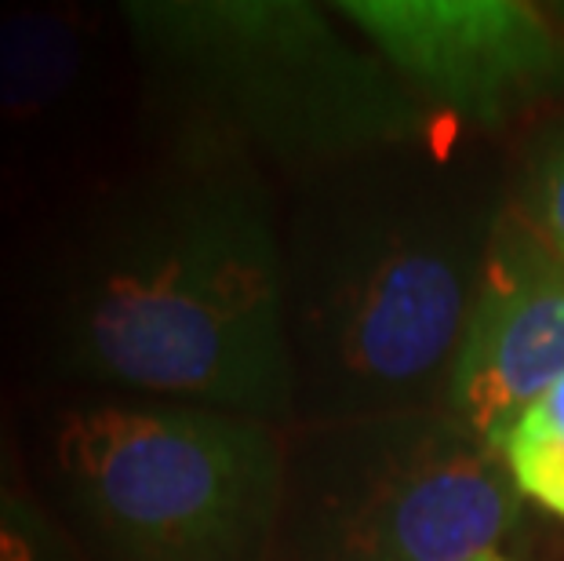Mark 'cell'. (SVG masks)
<instances>
[{"label":"cell","instance_id":"7","mask_svg":"<svg viewBox=\"0 0 564 561\" xmlns=\"http://www.w3.org/2000/svg\"><path fill=\"white\" fill-rule=\"evenodd\" d=\"M346 19L393 66L474 117H499L564 85V41L513 0H354Z\"/></svg>","mask_w":564,"mask_h":561},{"label":"cell","instance_id":"5","mask_svg":"<svg viewBox=\"0 0 564 561\" xmlns=\"http://www.w3.org/2000/svg\"><path fill=\"white\" fill-rule=\"evenodd\" d=\"M306 510L321 561H496L521 493L448 412H401L346 423Z\"/></svg>","mask_w":564,"mask_h":561},{"label":"cell","instance_id":"12","mask_svg":"<svg viewBox=\"0 0 564 561\" xmlns=\"http://www.w3.org/2000/svg\"><path fill=\"white\" fill-rule=\"evenodd\" d=\"M0 488H15V471H11V449L8 438L0 434Z\"/></svg>","mask_w":564,"mask_h":561},{"label":"cell","instance_id":"2","mask_svg":"<svg viewBox=\"0 0 564 561\" xmlns=\"http://www.w3.org/2000/svg\"><path fill=\"white\" fill-rule=\"evenodd\" d=\"M491 230L441 183L390 172L335 190L288 262L295 384L306 365L339 423L448 393Z\"/></svg>","mask_w":564,"mask_h":561},{"label":"cell","instance_id":"1","mask_svg":"<svg viewBox=\"0 0 564 561\" xmlns=\"http://www.w3.org/2000/svg\"><path fill=\"white\" fill-rule=\"evenodd\" d=\"M41 332L66 379L284 416L299 393L288 256L259 175L230 142L197 139L110 190L47 270Z\"/></svg>","mask_w":564,"mask_h":561},{"label":"cell","instance_id":"11","mask_svg":"<svg viewBox=\"0 0 564 561\" xmlns=\"http://www.w3.org/2000/svg\"><path fill=\"white\" fill-rule=\"evenodd\" d=\"M521 216L543 237L550 252L564 259V139H557L535 164Z\"/></svg>","mask_w":564,"mask_h":561},{"label":"cell","instance_id":"3","mask_svg":"<svg viewBox=\"0 0 564 561\" xmlns=\"http://www.w3.org/2000/svg\"><path fill=\"white\" fill-rule=\"evenodd\" d=\"M66 504L113 561H256L284 460L262 420L194 404H80L55 427Z\"/></svg>","mask_w":564,"mask_h":561},{"label":"cell","instance_id":"9","mask_svg":"<svg viewBox=\"0 0 564 561\" xmlns=\"http://www.w3.org/2000/svg\"><path fill=\"white\" fill-rule=\"evenodd\" d=\"M499 456L521 496L564 518V379L518 416Z\"/></svg>","mask_w":564,"mask_h":561},{"label":"cell","instance_id":"6","mask_svg":"<svg viewBox=\"0 0 564 561\" xmlns=\"http://www.w3.org/2000/svg\"><path fill=\"white\" fill-rule=\"evenodd\" d=\"M557 379H564V259L513 208L491 230L452 368L448 416L499 452L518 416Z\"/></svg>","mask_w":564,"mask_h":561},{"label":"cell","instance_id":"10","mask_svg":"<svg viewBox=\"0 0 564 561\" xmlns=\"http://www.w3.org/2000/svg\"><path fill=\"white\" fill-rule=\"evenodd\" d=\"M0 561H69L63 532L19 488H0Z\"/></svg>","mask_w":564,"mask_h":561},{"label":"cell","instance_id":"8","mask_svg":"<svg viewBox=\"0 0 564 561\" xmlns=\"http://www.w3.org/2000/svg\"><path fill=\"white\" fill-rule=\"evenodd\" d=\"M84 33L66 11H19L0 19V117L30 121L77 85Z\"/></svg>","mask_w":564,"mask_h":561},{"label":"cell","instance_id":"4","mask_svg":"<svg viewBox=\"0 0 564 561\" xmlns=\"http://www.w3.org/2000/svg\"><path fill=\"white\" fill-rule=\"evenodd\" d=\"M124 15L153 74L215 121L204 139L317 153L371 147L408 125L390 80L306 4L158 0Z\"/></svg>","mask_w":564,"mask_h":561},{"label":"cell","instance_id":"13","mask_svg":"<svg viewBox=\"0 0 564 561\" xmlns=\"http://www.w3.org/2000/svg\"><path fill=\"white\" fill-rule=\"evenodd\" d=\"M496 561H502V558H496Z\"/></svg>","mask_w":564,"mask_h":561}]
</instances>
